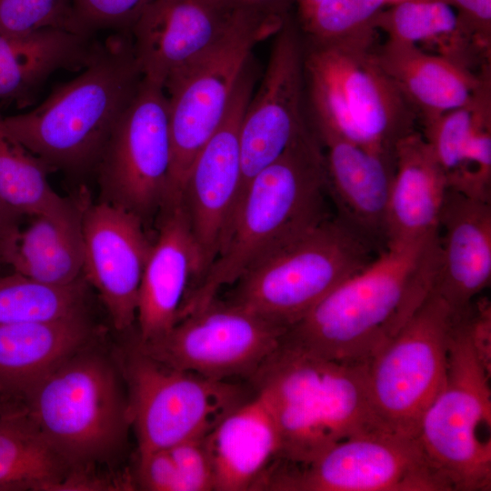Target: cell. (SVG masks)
Returning <instances> with one entry per match:
<instances>
[{
	"instance_id": "1",
	"label": "cell",
	"mask_w": 491,
	"mask_h": 491,
	"mask_svg": "<svg viewBox=\"0 0 491 491\" xmlns=\"http://www.w3.org/2000/svg\"><path fill=\"white\" fill-rule=\"evenodd\" d=\"M439 231L390 244L289 326L283 340L326 359L366 365L433 290Z\"/></svg>"
},
{
	"instance_id": "2",
	"label": "cell",
	"mask_w": 491,
	"mask_h": 491,
	"mask_svg": "<svg viewBox=\"0 0 491 491\" xmlns=\"http://www.w3.org/2000/svg\"><path fill=\"white\" fill-rule=\"evenodd\" d=\"M143 80L129 33L97 42L85 66L26 113L0 126L52 170L96 168L107 141Z\"/></svg>"
},
{
	"instance_id": "3",
	"label": "cell",
	"mask_w": 491,
	"mask_h": 491,
	"mask_svg": "<svg viewBox=\"0 0 491 491\" xmlns=\"http://www.w3.org/2000/svg\"><path fill=\"white\" fill-rule=\"evenodd\" d=\"M322 145L311 126L246 185L214 262L187 292L178 319L210 304L256 260L326 218Z\"/></svg>"
},
{
	"instance_id": "4",
	"label": "cell",
	"mask_w": 491,
	"mask_h": 491,
	"mask_svg": "<svg viewBox=\"0 0 491 491\" xmlns=\"http://www.w3.org/2000/svg\"><path fill=\"white\" fill-rule=\"evenodd\" d=\"M250 379L276 424L278 461L304 464L342 439L385 428L371 405L366 365L326 359L282 339Z\"/></svg>"
},
{
	"instance_id": "5",
	"label": "cell",
	"mask_w": 491,
	"mask_h": 491,
	"mask_svg": "<svg viewBox=\"0 0 491 491\" xmlns=\"http://www.w3.org/2000/svg\"><path fill=\"white\" fill-rule=\"evenodd\" d=\"M374 26L346 37L304 44L309 124L368 150L395 155L417 116L376 56ZM303 37V36H302Z\"/></svg>"
},
{
	"instance_id": "6",
	"label": "cell",
	"mask_w": 491,
	"mask_h": 491,
	"mask_svg": "<svg viewBox=\"0 0 491 491\" xmlns=\"http://www.w3.org/2000/svg\"><path fill=\"white\" fill-rule=\"evenodd\" d=\"M22 399L30 421L70 468L86 467L115 454L130 426L127 398L113 366L83 349Z\"/></svg>"
},
{
	"instance_id": "7",
	"label": "cell",
	"mask_w": 491,
	"mask_h": 491,
	"mask_svg": "<svg viewBox=\"0 0 491 491\" xmlns=\"http://www.w3.org/2000/svg\"><path fill=\"white\" fill-rule=\"evenodd\" d=\"M373 252L339 219L326 218L252 264L233 284L227 302L287 329L367 266L375 259Z\"/></svg>"
},
{
	"instance_id": "8",
	"label": "cell",
	"mask_w": 491,
	"mask_h": 491,
	"mask_svg": "<svg viewBox=\"0 0 491 491\" xmlns=\"http://www.w3.org/2000/svg\"><path fill=\"white\" fill-rule=\"evenodd\" d=\"M466 306L456 311L446 379L420 419L417 439L449 491H490L491 374L472 347Z\"/></svg>"
},
{
	"instance_id": "9",
	"label": "cell",
	"mask_w": 491,
	"mask_h": 491,
	"mask_svg": "<svg viewBox=\"0 0 491 491\" xmlns=\"http://www.w3.org/2000/svg\"><path fill=\"white\" fill-rule=\"evenodd\" d=\"M283 25L241 14L213 48L165 83L171 165L162 209L181 202L191 165L225 117L254 47Z\"/></svg>"
},
{
	"instance_id": "10",
	"label": "cell",
	"mask_w": 491,
	"mask_h": 491,
	"mask_svg": "<svg viewBox=\"0 0 491 491\" xmlns=\"http://www.w3.org/2000/svg\"><path fill=\"white\" fill-rule=\"evenodd\" d=\"M276 466L256 490L449 491L417 436L385 428L342 439L309 462Z\"/></svg>"
},
{
	"instance_id": "11",
	"label": "cell",
	"mask_w": 491,
	"mask_h": 491,
	"mask_svg": "<svg viewBox=\"0 0 491 491\" xmlns=\"http://www.w3.org/2000/svg\"><path fill=\"white\" fill-rule=\"evenodd\" d=\"M455 314L432 290L366 364L371 405L386 429L417 436L420 419L446 379Z\"/></svg>"
},
{
	"instance_id": "12",
	"label": "cell",
	"mask_w": 491,
	"mask_h": 491,
	"mask_svg": "<svg viewBox=\"0 0 491 491\" xmlns=\"http://www.w3.org/2000/svg\"><path fill=\"white\" fill-rule=\"evenodd\" d=\"M127 414L138 454L205 437L231 409L244 402V391L229 380H216L165 366L135 346L125 360Z\"/></svg>"
},
{
	"instance_id": "13",
	"label": "cell",
	"mask_w": 491,
	"mask_h": 491,
	"mask_svg": "<svg viewBox=\"0 0 491 491\" xmlns=\"http://www.w3.org/2000/svg\"><path fill=\"white\" fill-rule=\"evenodd\" d=\"M286 328L216 298L163 336L135 345L169 367L216 380L251 376L280 346Z\"/></svg>"
},
{
	"instance_id": "14",
	"label": "cell",
	"mask_w": 491,
	"mask_h": 491,
	"mask_svg": "<svg viewBox=\"0 0 491 491\" xmlns=\"http://www.w3.org/2000/svg\"><path fill=\"white\" fill-rule=\"evenodd\" d=\"M170 165L167 96L143 78L95 168L102 201L147 219L164 205Z\"/></svg>"
},
{
	"instance_id": "15",
	"label": "cell",
	"mask_w": 491,
	"mask_h": 491,
	"mask_svg": "<svg viewBox=\"0 0 491 491\" xmlns=\"http://www.w3.org/2000/svg\"><path fill=\"white\" fill-rule=\"evenodd\" d=\"M255 84L251 61L236 85L225 117L197 154L185 180L181 203L198 258L195 284L217 256L236 209L242 180L240 127Z\"/></svg>"
},
{
	"instance_id": "16",
	"label": "cell",
	"mask_w": 491,
	"mask_h": 491,
	"mask_svg": "<svg viewBox=\"0 0 491 491\" xmlns=\"http://www.w3.org/2000/svg\"><path fill=\"white\" fill-rule=\"evenodd\" d=\"M273 39L261 83L241 123L242 180L236 209L251 179L310 127L306 114L304 44L296 21L288 16Z\"/></svg>"
},
{
	"instance_id": "17",
	"label": "cell",
	"mask_w": 491,
	"mask_h": 491,
	"mask_svg": "<svg viewBox=\"0 0 491 491\" xmlns=\"http://www.w3.org/2000/svg\"><path fill=\"white\" fill-rule=\"evenodd\" d=\"M83 277L99 294L115 329L136 320L139 287L151 250L144 221L114 204L87 203L82 220Z\"/></svg>"
},
{
	"instance_id": "18",
	"label": "cell",
	"mask_w": 491,
	"mask_h": 491,
	"mask_svg": "<svg viewBox=\"0 0 491 491\" xmlns=\"http://www.w3.org/2000/svg\"><path fill=\"white\" fill-rule=\"evenodd\" d=\"M241 14L224 0H151L129 30L143 78L164 88L213 48Z\"/></svg>"
},
{
	"instance_id": "19",
	"label": "cell",
	"mask_w": 491,
	"mask_h": 491,
	"mask_svg": "<svg viewBox=\"0 0 491 491\" xmlns=\"http://www.w3.org/2000/svg\"><path fill=\"white\" fill-rule=\"evenodd\" d=\"M324 152L326 185L344 225L378 254L387 243V207L395 155L368 150L326 130H314Z\"/></svg>"
},
{
	"instance_id": "20",
	"label": "cell",
	"mask_w": 491,
	"mask_h": 491,
	"mask_svg": "<svg viewBox=\"0 0 491 491\" xmlns=\"http://www.w3.org/2000/svg\"><path fill=\"white\" fill-rule=\"evenodd\" d=\"M438 230L443 234L433 291L460 310L490 284L491 202L447 189Z\"/></svg>"
},
{
	"instance_id": "21",
	"label": "cell",
	"mask_w": 491,
	"mask_h": 491,
	"mask_svg": "<svg viewBox=\"0 0 491 491\" xmlns=\"http://www.w3.org/2000/svg\"><path fill=\"white\" fill-rule=\"evenodd\" d=\"M139 287V342L157 338L177 322L190 280L199 276L198 258L182 203L162 211Z\"/></svg>"
},
{
	"instance_id": "22",
	"label": "cell",
	"mask_w": 491,
	"mask_h": 491,
	"mask_svg": "<svg viewBox=\"0 0 491 491\" xmlns=\"http://www.w3.org/2000/svg\"><path fill=\"white\" fill-rule=\"evenodd\" d=\"M422 125L447 188L491 202V78L468 104Z\"/></svg>"
},
{
	"instance_id": "23",
	"label": "cell",
	"mask_w": 491,
	"mask_h": 491,
	"mask_svg": "<svg viewBox=\"0 0 491 491\" xmlns=\"http://www.w3.org/2000/svg\"><path fill=\"white\" fill-rule=\"evenodd\" d=\"M376 56L422 124L468 104L491 78L490 68L476 74L456 59L410 44L386 40Z\"/></svg>"
},
{
	"instance_id": "24",
	"label": "cell",
	"mask_w": 491,
	"mask_h": 491,
	"mask_svg": "<svg viewBox=\"0 0 491 491\" xmlns=\"http://www.w3.org/2000/svg\"><path fill=\"white\" fill-rule=\"evenodd\" d=\"M205 442L216 491L255 490L280 452L276 424L257 394L226 413Z\"/></svg>"
},
{
	"instance_id": "25",
	"label": "cell",
	"mask_w": 491,
	"mask_h": 491,
	"mask_svg": "<svg viewBox=\"0 0 491 491\" xmlns=\"http://www.w3.org/2000/svg\"><path fill=\"white\" fill-rule=\"evenodd\" d=\"M92 334L85 312L0 326V393L22 398L49 372L84 349Z\"/></svg>"
},
{
	"instance_id": "26",
	"label": "cell",
	"mask_w": 491,
	"mask_h": 491,
	"mask_svg": "<svg viewBox=\"0 0 491 491\" xmlns=\"http://www.w3.org/2000/svg\"><path fill=\"white\" fill-rule=\"evenodd\" d=\"M396 169L387 207V245L420 240L438 232L447 188L445 173L416 130L395 148Z\"/></svg>"
},
{
	"instance_id": "27",
	"label": "cell",
	"mask_w": 491,
	"mask_h": 491,
	"mask_svg": "<svg viewBox=\"0 0 491 491\" xmlns=\"http://www.w3.org/2000/svg\"><path fill=\"white\" fill-rule=\"evenodd\" d=\"M96 44L92 35L59 28L0 33V104L31 103L54 73L85 66Z\"/></svg>"
},
{
	"instance_id": "28",
	"label": "cell",
	"mask_w": 491,
	"mask_h": 491,
	"mask_svg": "<svg viewBox=\"0 0 491 491\" xmlns=\"http://www.w3.org/2000/svg\"><path fill=\"white\" fill-rule=\"evenodd\" d=\"M85 189L55 210L34 215L20 229L9 266L36 282L65 286L83 276L82 220L89 202Z\"/></svg>"
},
{
	"instance_id": "29",
	"label": "cell",
	"mask_w": 491,
	"mask_h": 491,
	"mask_svg": "<svg viewBox=\"0 0 491 491\" xmlns=\"http://www.w3.org/2000/svg\"><path fill=\"white\" fill-rule=\"evenodd\" d=\"M373 25L384 31L387 40L417 46L434 45L437 54L470 67V60L478 54L488 59L462 28L449 0H402L381 10Z\"/></svg>"
},
{
	"instance_id": "30",
	"label": "cell",
	"mask_w": 491,
	"mask_h": 491,
	"mask_svg": "<svg viewBox=\"0 0 491 491\" xmlns=\"http://www.w3.org/2000/svg\"><path fill=\"white\" fill-rule=\"evenodd\" d=\"M70 469L24 408L4 410L0 416V491H53Z\"/></svg>"
},
{
	"instance_id": "31",
	"label": "cell",
	"mask_w": 491,
	"mask_h": 491,
	"mask_svg": "<svg viewBox=\"0 0 491 491\" xmlns=\"http://www.w3.org/2000/svg\"><path fill=\"white\" fill-rule=\"evenodd\" d=\"M1 116V115H0ZM52 169L0 126V201L20 215H36L64 206L69 198L48 181Z\"/></svg>"
},
{
	"instance_id": "32",
	"label": "cell",
	"mask_w": 491,
	"mask_h": 491,
	"mask_svg": "<svg viewBox=\"0 0 491 491\" xmlns=\"http://www.w3.org/2000/svg\"><path fill=\"white\" fill-rule=\"evenodd\" d=\"M86 282L45 285L14 272L0 276V326L51 320L85 312Z\"/></svg>"
},
{
	"instance_id": "33",
	"label": "cell",
	"mask_w": 491,
	"mask_h": 491,
	"mask_svg": "<svg viewBox=\"0 0 491 491\" xmlns=\"http://www.w3.org/2000/svg\"><path fill=\"white\" fill-rule=\"evenodd\" d=\"M386 5V0H322L296 23L305 40H335L374 26Z\"/></svg>"
},
{
	"instance_id": "34",
	"label": "cell",
	"mask_w": 491,
	"mask_h": 491,
	"mask_svg": "<svg viewBox=\"0 0 491 491\" xmlns=\"http://www.w3.org/2000/svg\"><path fill=\"white\" fill-rule=\"evenodd\" d=\"M47 28L83 34L72 0H0V33L23 35Z\"/></svg>"
},
{
	"instance_id": "35",
	"label": "cell",
	"mask_w": 491,
	"mask_h": 491,
	"mask_svg": "<svg viewBox=\"0 0 491 491\" xmlns=\"http://www.w3.org/2000/svg\"><path fill=\"white\" fill-rule=\"evenodd\" d=\"M151 0H72L75 20L82 33L99 30L129 33Z\"/></svg>"
},
{
	"instance_id": "36",
	"label": "cell",
	"mask_w": 491,
	"mask_h": 491,
	"mask_svg": "<svg viewBox=\"0 0 491 491\" xmlns=\"http://www.w3.org/2000/svg\"><path fill=\"white\" fill-rule=\"evenodd\" d=\"M172 460L178 491L215 490V478L205 437L165 447Z\"/></svg>"
},
{
	"instance_id": "37",
	"label": "cell",
	"mask_w": 491,
	"mask_h": 491,
	"mask_svg": "<svg viewBox=\"0 0 491 491\" xmlns=\"http://www.w3.org/2000/svg\"><path fill=\"white\" fill-rule=\"evenodd\" d=\"M466 35L486 55L491 49V0H449Z\"/></svg>"
},
{
	"instance_id": "38",
	"label": "cell",
	"mask_w": 491,
	"mask_h": 491,
	"mask_svg": "<svg viewBox=\"0 0 491 491\" xmlns=\"http://www.w3.org/2000/svg\"><path fill=\"white\" fill-rule=\"evenodd\" d=\"M468 336L476 357L491 374V304L488 298L473 300L466 306Z\"/></svg>"
},
{
	"instance_id": "39",
	"label": "cell",
	"mask_w": 491,
	"mask_h": 491,
	"mask_svg": "<svg viewBox=\"0 0 491 491\" xmlns=\"http://www.w3.org/2000/svg\"><path fill=\"white\" fill-rule=\"evenodd\" d=\"M88 467L71 468L53 491L127 490L133 486L127 476L97 475Z\"/></svg>"
},
{
	"instance_id": "40",
	"label": "cell",
	"mask_w": 491,
	"mask_h": 491,
	"mask_svg": "<svg viewBox=\"0 0 491 491\" xmlns=\"http://www.w3.org/2000/svg\"><path fill=\"white\" fill-rule=\"evenodd\" d=\"M233 10L267 22L283 24L295 0H224Z\"/></svg>"
},
{
	"instance_id": "41",
	"label": "cell",
	"mask_w": 491,
	"mask_h": 491,
	"mask_svg": "<svg viewBox=\"0 0 491 491\" xmlns=\"http://www.w3.org/2000/svg\"><path fill=\"white\" fill-rule=\"evenodd\" d=\"M21 216L0 201V264L9 266L21 229Z\"/></svg>"
},
{
	"instance_id": "42",
	"label": "cell",
	"mask_w": 491,
	"mask_h": 491,
	"mask_svg": "<svg viewBox=\"0 0 491 491\" xmlns=\"http://www.w3.org/2000/svg\"><path fill=\"white\" fill-rule=\"evenodd\" d=\"M322 0H295L297 17L304 15Z\"/></svg>"
},
{
	"instance_id": "43",
	"label": "cell",
	"mask_w": 491,
	"mask_h": 491,
	"mask_svg": "<svg viewBox=\"0 0 491 491\" xmlns=\"http://www.w3.org/2000/svg\"><path fill=\"white\" fill-rule=\"evenodd\" d=\"M399 1H402V0H386L387 2V5H394Z\"/></svg>"
}]
</instances>
